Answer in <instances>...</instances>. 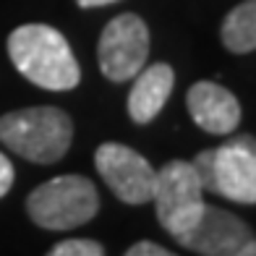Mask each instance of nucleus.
Returning <instances> with one entry per match:
<instances>
[{
    "label": "nucleus",
    "mask_w": 256,
    "mask_h": 256,
    "mask_svg": "<svg viewBox=\"0 0 256 256\" xmlns=\"http://www.w3.org/2000/svg\"><path fill=\"white\" fill-rule=\"evenodd\" d=\"M8 55L16 71L50 92H71L81 81V68L68 40L48 24H24L10 32Z\"/></svg>",
    "instance_id": "nucleus-1"
},
{
    "label": "nucleus",
    "mask_w": 256,
    "mask_h": 256,
    "mask_svg": "<svg viewBox=\"0 0 256 256\" xmlns=\"http://www.w3.org/2000/svg\"><path fill=\"white\" fill-rule=\"evenodd\" d=\"M0 142L29 162L52 165L71 149L74 120L68 112L50 104L14 110L0 118Z\"/></svg>",
    "instance_id": "nucleus-2"
},
{
    "label": "nucleus",
    "mask_w": 256,
    "mask_h": 256,
    "mask_svg": "<svg viewBox=\"0 0 256 256\" xmlns=\"http://www.w3.org/2000/svg\"><path fill=\"white\" fill-rule=\"evenodd\" d=\"M191 165L204 191L236 204L256 202V144L254 136H236L217 149L199 152Z\"/></svg>",
    "instance_id": "nucleus-3"
},
{
    "label": "nucleus",
    "mask_w": 256,
    "mask_h": 256,
    "mask_svg": "<svg viewBox=\"0 0 256 256\" xmlns=\"http://www.w3.org/2000/svg\"><path fill=\"white\" fill-rule=\"evenodd\" d=\"M26 212L34 225L44 230H74L86 225L100 212L97 186L84 176H58L37 186L29 199Z\"/></svg>",
    "instance_id": "nucleus-4"
},
{
    "label": "nucleus",
    "mask_w": 256,
    "mask_h": 256,
    "mask_svg": "<svg viewBox=\"0 0 256 256\" xmlns=\"http://www.w3.org/2000/svg\"><path fill=\"white\" fill-rule=\"evenodd\" d=\"M152 202L157 209V222L170 238H180L204 206V188L191 162L172 160L154 172Z\"/></svg>",
    "instance_id": "nucleus-5"
},
{
    "label": "nucleus",
    "mask_w": 256,
    "mask_h": 256,
    "mask_svg": "<svg viewBox=\"0 0 256 256\" xmlns=\"http://www.w3.org/2000/svg\"><path fill=\"white\" fill-rule=\"evenodd\" d=\"M149 58V29L136 14L115 16L100 34L97 60L104 78L128 81L146 66Z\"/></svg>",
    "instance_id": "nucleus-6"
},
{
    "label": "nucleus",
    "mask_w": 256,
    "mask_h": 256,
    "mask_svg": "<svg viewBox=\"0 0 256 256\" xmlns=\"http://www.w3.org/2000/svg\"><path fill=\"white\" fill-rule=\"evenodd\" d=\"M94 168L100 172V178L108 183V188L120 202H126V204L152 202L157 170L136 149L118 144V142H104L94 152Z\"/></svg>",
    "instance_id": "nucleus-7"
},
{
    "label": "nucleus",
    "mask_w": 256,
    "mask_h": 256,
    "mask_svg": "<svg viewBox=\"0 0 256 256\" xmlns=\"http://www.w3.org/2000/svg\"><path fill=\"white\" fill-rule=\"evenodd\" d=\"M178 243L202 256H238L248 243H254V238L251 228L240 217L204 202L199 217L178 238Z\"/></svg>",
    "instance_id": "nucleus-8"
},
{
    "label": "nucleus",
    "mask_w": 256,
    "mask_h": 256,
    "mask_svg": "<svg viewBox=\"0 0 256 256\" xmlns=\"http://www.w3.org/2000/svg\"><path fill=\"white\" fill-rule=\"evenodd\" d=\"M194 123L212 136H228L240 126V102L214 81H196L186 94Z\"/></svg>",
    "instance_id": "nucleus-9"
},
{
    "label": "nucleus",
    "mask_w": 256,
    "mask_h": 256,
    "mask_svg": "<svg viewBox=\"0 0 256 256\" xmlns=\"http://www.w3.org/2000/svg\"><path fill=\"white\" fill-rule=\"evenodd\" d=\"M134 78L136 81L128 92V115L134 123L146 126L162 112L165 102L170 100V92L176 86V71L168 63H154L142 68Z\"/></svg>",
    "instance_id": "nucleus-10"
},
{
    "label": "nucleus",
    "mask_w": 256,
    "mask_h": 256,
    "mask_svg": "<svg viewBox=\"0 0 256 256\" xmlns=\"http://www.w3.org/2000/svg\"><path fill=\"white\" fill-rule=\"evenodd\" d=\"M222 44L236 52L246 55L256 48V0H246L230 10L222 21Z\"/></svg>",
    "instance_id": "nucleus-11"
},
{
    "label": "nucleus",
    "mask_w": 256,
    "mask_h": 256,
    "mask_svg": "<svg viewBox=\"0 0 256 256\" xmlns=\"http://www.w3.org/2000/svg\"><path fill=\"white\" fill-rule=\"evenodd\" d=\"M44 256H104V248L102 243L92 238H71V240H60Z\"/></svg>",
    "instance_id": "nucleus-12"
},
{
    "label": "nucleus",
    "mask_w": 256,
    "mask_h": 256,
    "mask_svg": "<svg viewBox=\"0 0 256 256\" xmlns=\"http://www.w3.org/2000/svg\"><path fill=\"white\" fill-rule=\"evenodd\" d=\"M126 256H178V254L162 248V246H157V243H152V240H138V243H134V246L126 251Z\"/></svg>",
    "instance_id": "nucleus-13"
},
{
    "label": "nucleus",
    "mask_w": 256,
    "mask_h": 256,
    "mask_svg": "<svg viewBox=\"0 0 256 256\" xmlns=\"http://www.w3.org/2000/svg\"><path fill=\"white\" fill-rule=\"evenodd\" d=\"M14 165H10V160L0 152V199L10 191V186H14Z\"/></svg>",
    "instance_id": "nucleus-14"
},
{
    "label": "nucleus",
    "mask_w": 256,
    "mask_h": 256,
    "mask_svg": "<svg viewBox=\"0 0 256 256\" xmlns=\"http://www.w3.org/2000/svg\"><path fill=\"white\" fill-rule=\"evenodd\" d=\"M81 8H100V6H110V3H118V0H76Z\"/></svg>",
    "instance_id": "nucleus-15"
},
{
    "label": "nucleus",
    "mask_w": 256,
    "mask_h": 256,
    "mask_svg": "<svg viewBox=\"0 0 256 256\" xmlns=\"http://www.w3.org/2000/svg\"><path fill=\"white\" fill-rule=\"evenodd\" d=\"M238 256H256V243H248V246L246 248H243Z\"/></svg>",
    "instance_id": "nucleus-16"
}]
</instances>
